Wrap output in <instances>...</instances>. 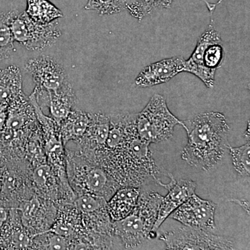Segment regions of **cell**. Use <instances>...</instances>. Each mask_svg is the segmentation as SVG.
Wrapping results in <instances>:
<instances>
[{
  "label": "cell",
  "mask_w": 250,
  "mask_h": 250,
  "mask_svg": "<svg viewBox=\"0 0 250 250\" xmlns=\"http://www.w3.org/2000/svg\"><path fill=\"white\" fill-rule=\"evenodd\" d=\"M84 157L103 167L121 187H141L149 179L157 182L162 174L149 144L138 132L113 149L103 147Z\"/></svg>",
  "instance_id": "obj_1"
},
{
  "label": "cell",
  "mask_w": 250,
  "mask_h": 250,
  "mask_svg": "<svg viewBox=\"0 0 250 250\" xmlns=\"http://www.w3.org/2000/svg\"><path fill=\"white\" fill-rule=\"evenodd\" d=\"M182 122L188 134L182 159L198 170H211L222 161L229 146L226 118L219 112H206Z\"/></svg>",
  "instance_id": "obj_2"
},
{
  "label": "cell",
  "mask_w": 250,
  "mask_h": 250,
  "mask_svg": "<svg viewBox=\"0 0 250 250\" xmlns=\"http://www.w3.org/2000/svg\"><path fill=\"white\" fill-rule=\"evenodd\" d=\"M164 197L154 191L140 193L137 205L131 214L113 222V232L124 249L134 250L155 238L152 229Z\"/></svg>",
  "instance_id": "obj_3"
},
{
  "label": "cell",
  "mask_w": 250,
  "mask_h": 250,
  "mask_svg": "<svg viewBox=\"0 0 250 250\" xmlns=\"http://www.w3.org/2000/svg\"><path fill=\"white\" fill-rule=\"evenodd\" d=\"M65 165L69 184L77 195L89 193L108 201L121 187L107 171L77 150L65 147Z\"/></svg>",
  "instance_id": "obj_4"
},
{
  "label": "cell",
  "mask_w": 250,
  "mask_h": 250,
  "mask_svg": "<svg viewBox=\"0 0 250 250\" xmlns=\"http://www.w3.org/2000/svg\"><path fill=\"white\" fill-rule=\"evenodd\" d=\"M224 59L223 42L211 22L202 34L190 58L185 60L184 72L198 77L208 88H213L215 74Z\"/></svg>",
  "instance_id": "obj_5"
},
{
  "label": "cell",
  "mask_w": 250,
  "mask_h": 250,
  "mask_svg": "<svg viewBox=\"0 0 250 250\" xmlns=\"http://www.w3.org/2000/svg\"><path fill=\"white\" fill-rule=\"evenodd\" d=\"M136 129L140 139L150 145L170 139L177 125L183 122L174 116L165 98L159 94L153 95L143 111L136 114Z\"/></svg>",
  "instance_id": "obj_6"
},
{
  "label": "cell",
  "mask_w": 250,
  "mask_h": 250,
  "mask_svg": "<svg viewBox=\"0 0 250 250\" xmlns=\"http://www.w3.org/2000/svg\"><path fill=\"white\" fill-rule=\"evenodd\" d=\"M11 27L14 41L29 50H41L52 45L62 36L58 22L41 24L31 20L25 11H18Z\"/></svg>",
  "instance_id": "obj_7"
},
{
  "label": "cell",
  "mask_w": 250,
  "mask_h": 250,
  "mask_svg": "<svg viewBox=\"0 0 250 250\" xmlns=\"http://www.w3.org/2000/svg\"><path fill=\"white\" fill-rule=\"evenodd\" d=\"M166 250H233V242L203 229L186 226L163 233Z\"/></svg>",
  "instance_id": "obj_8"
},
{
  "label": "cell",
  "mask_w": 250,
  "mask_h": 250,
  "mask_svg": "<svg viewBox=\"0 0 250 250\" xmlns=\"http://www.w3.org/2000/svg\"><path fill=\"white\" fill-rule=\"evenodd\" d=\"M29 98L35 109L36 118L40 125L47 163L59 174L65 175L67 174L65 146L61 136L59 125L52 117L44 114L33 94Z\"/></svg>",
  "instance_id": "obj_9"
},
{
  "label": "cell",
  "mask_w": 250,
  "mask_h": 250,
  "mask_svg": "<svg viewBox=\"0 0 250 250\" xmlns=\"http://www.w3.org/2000/svg\"><path fill=\"white\" fill-rule=\"evenodd\" d=\"M24 228L33 236L48 231L57 218V204L34 194L17 207Z\"/></svg>",
  "instance_id": "obj_10"
},
{
  "label": "cell",
  "mask_w": 250,
  "mask_h": 250,
  "mask_svg": "<svg viewBox=\"0 0 250 250\" xmlns=\"http://www.w3.org/2000/svg\"><path fill=\"white\" fill-rule=\"evenodd\" d=\"M25 70L32 77L36 87L46 92L57 93L72 85L62 65L48 56L28 61Z\"/></svg>",
  "instance_id": "obj_11"
},
{
  "label": "cell",
  "mask_w": 250,
  "mask_h": 250,
  "mask_svg": "<svg viewBox=\"0 0 250 250\" xmlns=\"http://www.w3.org/2000/svg\"><path fill=\"white\" fill-rule=\"evenodd\" d=\"M215 203L203 200L194 193L174 210L171 217L186 226L211 231L215 229Z\"/></svg>",
  "instance_id": "obj_12"
},
{
  "label": "cell",
  "mask_w": 250,
  "mask_h": 250,
  "mask_svg": "<svg viewBox=\"0 0 250 250\" xmlns=\"http://www.w3.org/2000/svg\"><path fill=\"white\" fill-rule=\"evenodd\" d=\"M171 179L170 183L164 184L160 180L156 183L168 190V193L164 197L159 207L157 219L152 229V232L156 233L162 223L168 218L177 208L187 201L195 193L197 184L190 179H180L176 181L173 176L168 174Z\"/></svg>",
  "instance_id": "obj_13"
},
{
  "label": "cell",
  "mask_w": 250,
  "mask_h": 250,
  "mask_svg": "<svg viewBox=\"0 0 250 250\" xmlns=\"http://www.w3.org/2000/svg\"><path fill=\"white\" fill-rule=\"evenodd\" d=\"M185 60L182 57H173L147 65L135 80L139 88H148L162 84L184 72Z\"/></svg>",
  "instance_id": "obj_14"
},
{
  "label": "cell",
  "mask_w": 250,
  "mask_h": 250,
  "mask_svg": "<svg viewBox=\"0 0 250 250\" xmlns=\"http://www.w3.org/2000/svg\"><path fill=\"white\" fill-rule=\"evenodd\" d=\"M34 238L23 226L18 208H11L0 229V250H30Z\"/></svg>",
  "instance_id": "obj_15"
},
{
  "label": "cell",
  "mask_w": 250,
  "mask_h": 250,
  "mask_svg": "<svg viewBox=\"0 0 250 250\" xmlns=\"http://www.w3.org/2000/svg\"><path fill=\"white\" fill-rule=\"evenodd\" d=\"M110 127V117L103 113H90L88 128L82 139L76 143L82 155H91L104 147Z\"/></svg>",
  "instance_id": "obj_16"
},
{
  "label": "cell",
  "mask_w": 250,
  "mask_h": 250,
  "mask_svg": "<svg viewBox=\"0 0 250 250\" xmlns=\"http://www.w3.org/2000/svg\"><path fill=\"white\" fill-rule=\"evenodd\" d=\"M37 123L34 106L23 91L8 103L5 127L13 130H22L34 126Z\"/></svg>",
  "instance_id": "obj_17"
},
{
  "label": "cell",
  "mask_w": 250,
  "mask_h": 250,
  "mask_svg": "<svg viewBox=\"0 0 250 250\" xmlns=\"http://www.w3.org/2000/svg\"><path fill=\"white\" fill-rule=\"evenodd\" d=\"M141 187H121L107 201L112 221L122 220L131 214L137 205Z\"/></svg>",
  "instance_id": "obj_18"
},
{
  "label": "cell",
  "mask_w": 250,
  "mask_h": 250,
  "mask_svg": "<svg viewBox=\"0 0 250 250\" xmlns=\"http://www.w3.org/2000/svg\"><path fill=\"white\" fill-rule=\"evenodd\" d=\"M76 102L75 90L72 85H70L57 93L47 92L44 106L49 108L50 117L60 125L74 109Z\"/></svg>",
  "instance_id": "obj_19"
},
{
  "label": "cell",
  "mask_w": 250,
  "mask_h": 250,
  "mask_svg": "<svg viewBox=\"0 0 250 250\" xmlns=\"http://www.w3.org/2000/svg\"><path fill=\"white\" fill-rule=\"evenodd\" d=\"M90 120V113L72 109L65 119L60 123V134L64 146L70 141L77 143L85 134Z\"/></svg>",
  "instance_id": "obj_20"
},
{
  "label": "cell",
  "mask_w": 250,
  "mask_h": 250,
  "mask_svg": "<svg viewBox=\"0 0 250 250\" xmlns=\"http://www.w3.org/2000/svg\"><path fill=\"white\" fill-rule=\"evenodd\" d=\"M22 74L19 67L11 65L0 70V104H8L22 92Z\"/></svg>",
  "instance_id": "obj_21"
},
{
  "label": "cell",
  "mask_w": 250,
  "mask_h": 250,
  "mask_svg": "<svg viewBox=\"0 0 250 250\" xmlns=\"http://www.w3.org/2000/svg\"><path fill=\"white\" fill-rule=\"evenodd\" d=\"M25 12L31 20L41 24L53 22L63 16L48 0H27Z\"/></svg>",
  "instance_id": "obj_22"
},
{
  "label": "cell",
  "mask_w": 250,
  "mask_h": 250,
  "mask_svg": "<svg viewBox=\"0 0 250 250\" xmlns=\"http://www.w3.org/2000/svg\"><path fill=\"white\" fill-rule=\"evenodd\" d=\"M17 13L16 10H12L0 14V62L9 59L15 52L11 24Z\"/></svg>",
  "instance_id": "obj_23"
},
{
  "label": "cell",
  "mask_w": 250,
  "mask_h": 250,
  "mask_svg": "<svg viewBox=\"0 0 250 250\" xmlns=\"http://www.w3.org/2000/svg\"><path fill=\"white\" fill-rule=\"evenodd\" d=\"M30 250H75V246L71 240L48 230L33 238Z\"/></svg>",
  "instance_id": "obj_24"
},
{
  "label": "cell",
  "mask_w": 250,
  "mask_h": 250,
  "mask_svg": "<svg viewBox=\"0 0 250 250\" xmlns=\"http://www.w3.org/2000/svg\"><path fill=\"white\" fill-rule=\"evenodd\" d=\"M174 0H126V9L136 18L142 20L157 10L168 9Z\"/></svg>",
  "instance_id": "obj_25"
},
{
  "label": "cell",
  "mask_w": 250,
  "mask_h": 250,
  "mask_svg": "<svg viewBox=\"0 0 250 250\" xmlns=\"http://www.w3.org/2000/svg\"><path fill=\"white\" fill-rule=\"evenodd\" d=\"M235 170L243 177H249L250 174V143L248 141L244 146L233 147L228 146Z\"/></svg>",
  "instance_id": "obj_26"
},
{
  "label": "cell",
  "mask_w": 250,
  "mask_h": 250,
  "mask_svg": "<svg viewBox=\"0 0 250 250\" xmlns=\"http://www.w3.org/2000/svg\"><path fill=\"white\" fill-rule=\"evenodd\" d=\"M126 0H88L85 9L93 10L100 15L118 14L126 9Z\"/></svg>",
  "instance_id": "obj_27"
},
{
  "label": "cell",
  "mask_w": 250,
  "mask_h": 250,
  "mask_svg": "<svg viewBox=\"0 0 250 250\" xmlns=\"http://www.w3.org/2000/svg\"><path fill=\"white\" fill-rule=\"evenodd\" d=\"M11 208H9L4 202L0 200V229L3 226L9 216V211Z\"/></svg>",
  "instance_id": "obj_28"
},
{
  "label": "cell",
  "mask_w": 250,
  "mask_h": 250,
  "mask_svg": "<svg viewBox=\"0 0 250 250\" xmlns=\"http://www.w3.org/2000/svg\"><path fill=\"white\" fill-rule=\"evenodd\" d=\"M8 104H0V131L5 127L7 118Z\"/></svg>",
  "instance_id": "obj_29"
},
{
  "label": "cell",
  "mask_w": 250,
  "mask_h": 250,
  "mask_svg": "<svg viewBox=\"0 0 250 250\" xmlns=\"http://www.w3.org/2000/svg\"><path fill=\"white\" fill-rule=\"evenodd\" d=\"M4 167L3 166H0V190H1V182H2L3 173H4Z\"/></svg>",
  "instance_id": "obj_30"
},
{
  "label": "cell",
  "mask_w": 250,
  "mask_h": 250,
  "mask_svg": "<svg viewBox=\"0 0 250 250\" xmlns=\"http://www.w3.org/2000/svg\"><path fill=\"white\" fill-rule=\"evenodd\" d=\"M0 166H1V164H0Z\"/></svg>",
  "instance_id": "obj_31"
}]
</instances>
